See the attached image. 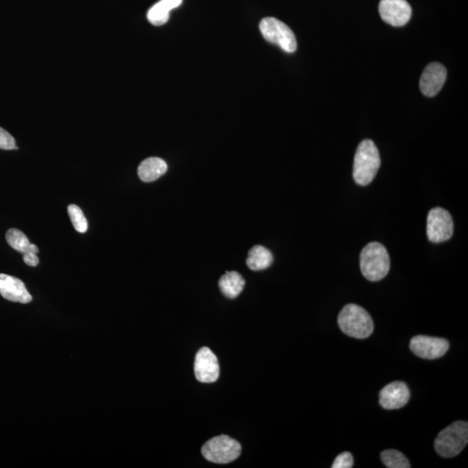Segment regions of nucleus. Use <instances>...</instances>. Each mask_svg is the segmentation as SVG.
Here are the masks:
<instances>
[{
  "mask_svg": "<svg viewBox=\"0 0 468 468\" xmlns=\"http://www.w3.org/2000/svg\"><path fill=\"white\" fill-rule=\"evenodd\" d=\"M468 442V424L455 422L440 432L434 441V448L439 455L452 458L465 448Z\"/></svg>",
  "mask_w": 468,
  "mask_h": 468,
  "instance_id": "obj_4",
  "label": "nucleus"
},
{
  "mask_svg": "<svg viewBox=\"0 0 468 468\" xmlns=\"http://www.w3.org/2000/svg\"><path fill=\"white\" fill-rule=\"evenodd\" d=\"M221 292L229 299H235L244 289L245 279L237 271H227L219 281Z\"/></svg>",
  "mask_w": 468,
  "mask_h": 468,
  "instance_id": "obj_16",
  "label": "nucleus"
},
{
  "mask_svg": "<svg viewBox=\"0 0 468 468\" xmlns=\"http://www.w3.org/2000/svg\"><path fill=\"white\" fill-rule=\"evenodd\" d=\"M379 13L387 24L400 27L410 20L412 8L406 0H381Z\"/></svg>",
  "mask_w": 468,
  "mask_h": 468,
  "instance_id": "obj_9",
  "label": "nucleus"
},
{
  "mask_svg": "<svg viewBox=\"0 0 468 468\" xmlns=\"http://www.w3.org/2000/svg\"><path fill=\"white\" fill-rule=\"evenodd\" d=\"M260 30L268 42L281 47L285 52L292 53L297 47L295 34L291 28L275 17H264L260 24Z\"/></svg>",
  "mask_w": 468,
  "mask_h": 468,
  "instance_id": "obj_6",
  "label": "nucleus"
},
{
  "mask_svg": "<svg viewBox=\"0 0 468 468\" xmlns=\"http://www.w3.org/2000/svg\"><path fill=\"white\" fill-rule=\"evenodd\" d=\"M381 460L384 465L389 468H410V463L407 457L398 450H385L381 453Z\"/></svg>",
  "mask_w": 468,
  "mask_h": 468,
  "instance_id": "obj_19",
  "label": "nucleus"
},
{
  "mask_svg": "<svg viewBox=\"0 0 468 468\" xmlns=\"http://www.w3.org/2000/svg\"><path fill=\"white\" fill-rule=\"evenodd\" d=\"M201 452L208 462L227 464L239 458L241 453V446L227 435H220L206 441Z\"/></svg>",
  "mask_w": 468,
  "mask_h": 468,
  "instance_id": "obj_5",
  "label": "nucleus"
},
{
  "mask_svg": "<svg viewBox=\"0 0 468 468\" xmlns=\"http://www.w3.org/2000/svg\"><path fill=\"white\" fill-rule=\"evenodd\" d=\"M68 213L75 229L80 234L86 233L87 230H88V222H87L86 218L83 215L82 209L78 206L70 205L68 206Z\"/></svg>",
  "mask_w": 468,
  "mask_h": 468,
  "instance_id": "obj_20",
  "label": "nucleus"
},
{
  "mask_svg": "<svg viewBox=\"0 0 468 468\" xmlns=\"http://www.w3.org/2000/svg\"><path fill=\"white\" fill-rule=\"evenodd\" d=\"M380 166V154L375 143L371 140L362 141L355 155L353 177L355 183L360 186L371 183Z\"/></svg>",
  "mask_w": 468,
  "mask_h": 468,
  "instance_id": "obj_1",
  "label": "nucleus"
},
{
  "mask_svg": "<svg viewBox=\"0 0 468 468\" xmlns=\"http://www.w3.org/2000/svg\"><path fill=\"white\" fill-rule=\"evenodd\" d=\"M360 268L362 275L369 281L385 278L390 269V255L385 246L378 242L366 246L360 254Z\"/></svg>",
  "mask_w": 468,
  "mask_h": 468,
  "instance_id": "obj_2",
  "label": "nucleus"
},
{
  "mask_svg": "<svg viewBox=\"0 0 468 468\" xmlns=\"http://www.w3.org/2000/svg\"><path fill=\"white\" fill-rule=\"evenodd\" d=\"M0 294L6 300L12 302L28 304L32 297L20 279L13 276L0 274Z\"/></svg>",
  "mask_w": 468,
  "mask_h": 468,
  "instance_id": "obj_13",
  "label": "nucleus"
},
{
  "mask_svg": "<svg viewBox=\"0 0 468 468\" xmlns=\"http://www.w3.org/2000/svg\"><path fill=\"white\" fill-rule=\"evenodd\" d=\"M0 148L5 150H17L14 138L2 128H0Z\"/></svg>",
  "mask_w": 468,
  "mask_h": 468,
  "instance_id": "obj_22",
  "label": "nucleus"
},
{
  "mask_svg": "<svg viewBox=\"0 0 468 468\" xmlns=\"http://www.w3.org/2000/svg\"><path fill=\"white\" fill-rule=\"evenodd\" d=\"M274 262L273 254L262 246H255L248 253L246 264L253 271L267 269Z\"/></svg>",
  "mask_w": 468,
  "mask_h": 468,
  "instance_id": "obj_17",
  "label": "nucleus"
},
{
  "mask_svg": "<svg viewBox=\"0 0 468 468\" xmlns=\"http://www.w3.org/2000/svg\"><path fill=\"white\" fill-rule=\"evenodd\" d=\"M6 239L10 248L21 253L32 252L38 254L39 252L38 246L31 244L27 235L15 228H12L7 232Z\"/></svg>",
  "mask_w": 468,
  "mask_h": 468,
  "instance_id": "obj_18",
  "label": "nucleus"
},
{
  "mask_svg": "<svg viewBox=\"0 0 468 468\" xmlns=\"http://www.w3.org/2000/svg\"><path fill=\"white\" fill-rule=\"evenodd\" d=\"M410 398L407 384L404 382H393L388 384L380 392V405L385 409H398L404 407Z\"/></svg>",
  "mask_w": 468,
  "mask_h": 468,
  "instance_id": "obj_12",
  "label": "nucleus"
},
{
  "mask_svg": "<svg viewBox=\"0 0 468 468\" xmlns=\"http://www.w3.org/2000/svg\"><path fill=\"white\" fill-rule=\"evenodd\" d=\"M354 465V459L349 452L340 453L334 460L332 468H350Z\"/></svg>",
  "mask_w": 468,
  "mask_h": 468,
  "instance_id": "obj_21",
  "label": "nucleus"
},
{
  "mask_svg": "<svg viewBox=\"0 0 468 468\" xmlns=\"http://www.w3.org/2000/svg\"><path fill=\"white\" fill-rule=\"evenodd\" d=\"M339 325L346 335L358 339H367L374 331L371 315L364 308L354 304H347L341 311Z\"/></svg>",
  "mask_w": 468,
  "mask_h": 468,
  "instance_id": "obj_3",
  "label": "nucleus"
},
{
  "mask_svg": "<svg viewBox=\"0 0 468 468\" xmlns=\"http://www.w3.org/2000/svg\"><path fill=\"white\" fill-rule=\"evenodd\" d=\"M447 79V70L441 64L432 63L424 70L420 80V89L426 97L437 96Z\"/></svg>",
  "mask_w": 468,
  "mask_h": 468,
  "instance_id": "obj_11",
  "label": "nucleus"
},
{
  "mask_svg": "<svg viewBox=\"0 0 468 468\" xmlns=\"http://www.w3.org/2000/svg\"><path fill=\"white\" fill-rule=\"evenodd\" d=\"M194 374L196 379L201 383H213L219 378V362L216 355L208 347L201 348L196 355Z\"/></svg>",
  "mask_w": 468,
  "mask_h": 468,
  "instance_id": "obj_10",
  "label": "nucleus"
},
{
  "mask_svg": "<svg viewBox=\"0 0 468 468\" xmlns=\"http://www.w3.org/2000/svg\"><path fill=\"white\" fill-rule=\"evenodd\" d=\"M183 1V0H161L148 10V21L156 27L166 24L169 20L170 12L179 7Z\"/></svg>",
  "mask_w": 468,
  "mask_h": 468,
  "instance_id": "obj_15",
  "label": "nucleus"
},
{
  "mask_svg": "<svg viewBox=\"0 0 468 468\" xmlns=\"http://www.w3.org/2000/svg\"><path fill=\"white\" fill-rule=\"evenodd\" d=\"M23 260L24 263L30 267H37L39 263V260L37 253L28 252L23 254Z\"/></svg>",
  "mask_w": 468,
  "mask_h": 468,
  "instance_id": "obj_23",
  "label": "nucleus"
},
{
  "mask_svg": "<svg viewBox=\"0 0 468 468\" xmlns=\"http://www.w3.org/2000/svg\"><path fill=\"white\" fill-rule=\"evenodd\" d=\"M410 350L417 357L424 359L440 358L447 353L449 343L444 339L427 336H416L410 341Z\"/></svg>",
  "mask_w": 468,
  "mask_h": 468,
  "instance_id": "obj_8",
  "label": "nucleus"
},
{
  "mask_svg": "<svg viewBox=\"0 0 468 468\" xmlns=\"http://www.w3.org/2000/svg\"><path fill=\"white\" fill-rule=\"evenodd\" d=\"M168 170L165 161L158 157L144 159L138 168V176L144 183H152L164 175Z\"/></svg>",
  "mask_w": 468,
  "mask_h": 468,
  "instance_id": "obj_14",
  "label": "nucleus"
},
{
  "mask_svg": "<svg viewBox=\"0 0 468 468\" xmlns=\"http://www.w3.org/2000/svg\"><path fill=\"white\" fill-rule=\"evenodd\" d=\"M453 234V221L447 210L434 208L427 215V234L431 242L438 244L448 241Z\"/></svg>",
  "mask_w": 468,
  "mask_h": 468,
  "instance_id": "obj_7",
  "label": "nucleus"
}]
</instances>
